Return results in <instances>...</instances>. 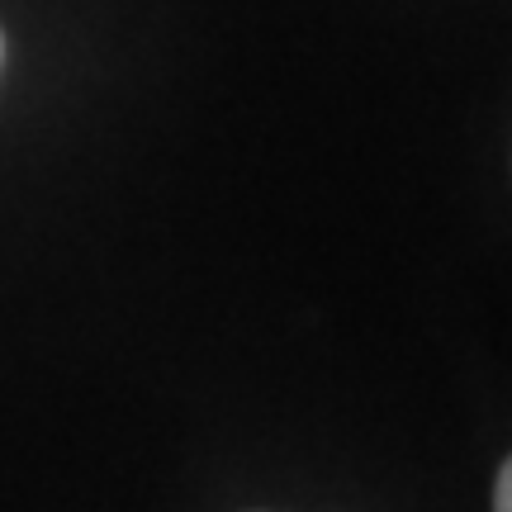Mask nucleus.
I'll use <instances>...</instances> for the list:
<instances>
[{"label": "nucleus", "mask_w": 512, "mask_h": 512, "mask_svg": "<svg viewBox=\"0 0 512 512\" xmlns=\"http://www.w3.org/2000/svg\"><path fill=\"white\" fill-rule=\"evenodd\" d=\"M494 512H512V470H498V489H494Z\"/></svg>", "instance_id": "obj_1"}]
</instances>
